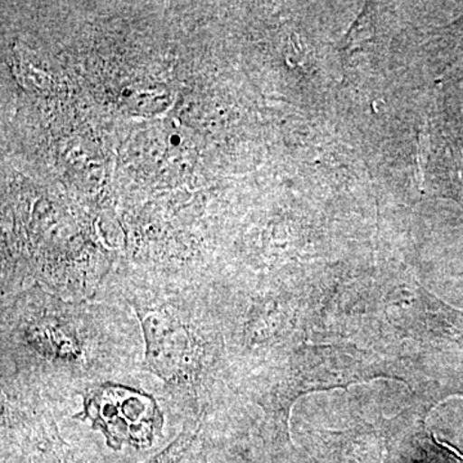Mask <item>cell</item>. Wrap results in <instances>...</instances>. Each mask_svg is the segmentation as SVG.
<instances>
[{
	"mask_svg": "<svg viewBox=\"0 0 463 463\" xmlns=\"http://www.w3.org/2000/svg\"><path fill=\"white\" fill-rule=\"evenodd\" d=\"M115 316L67 307H17L3 315V361L14 359L23 383L36 386V392H87L129 364V336H118Z\"/></svg>",
	"mask_w": 463,
	"mask_h": 463,
	"instance_id": "cell-1",
	"label": "cell"
},
{
	"mask_svg": "<svg viewBox=\"0 0 463 463\" xmlns=\"http://www.w3.org/2000/svg\"><path fill=\"white\" fill-rule=\"evenodd\" d=\"M145 337L143 367L165 383L170 397L203 417L207 346L203 316L165 306L137 307Z\"/></svg>",
	"mask_w": 463,
	"mask_h": 463,
	"instance_id": "cell-2",
	"label": "cell"
},
{
	"mask_svg": "<svg viewBox=\"0 0 463 463\" xmlns=\"http://www.w3.org/2000/svg\"><path fill=\"white\" fill-rule=\"evenodd\" d=\"M84 412L114 448L124 443L149 446L163 426V414L154 398L112 383L85 392Z\"/></svg>",
	"mask_w": 463,
	"mask_h": 463,
	"instance_id": "cell-3",
	"label": "cell"
}]
</instances>
